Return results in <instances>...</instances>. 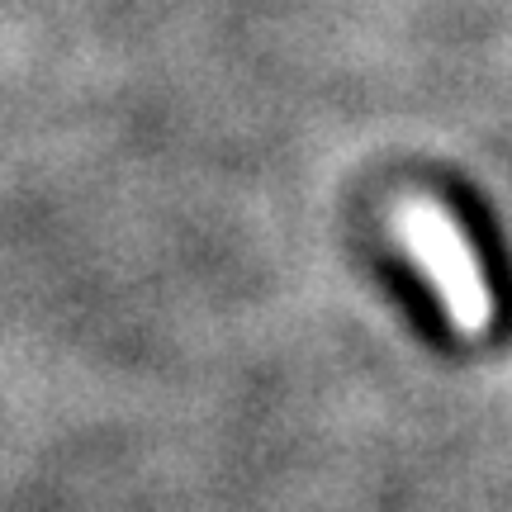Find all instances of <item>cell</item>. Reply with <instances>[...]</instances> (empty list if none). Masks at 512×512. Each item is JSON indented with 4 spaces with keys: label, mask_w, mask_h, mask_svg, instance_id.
I'll use <instances>...</instances> for the list:
<instances>
[{
    "label": "cell",
    "mask_w": 512,
    "mask_h": 512,
    "mask_svg": "<svg viewBox=\"0 0 512 512\" xmlns=\"http://www.w3.org/2000/svg\"><path fill=\"white\" fill-rule=\"evenodd\" d=\"M408 238H413V252L427 261V271L437 275L441 294H446V309L456 313L460 328H484V280L479 271L470 266V256H465V242L460 233L446 223V214L437 209H413L408 214Z\"/></svg>",
    "instance_id": "obj_1"
}]
</instances>
